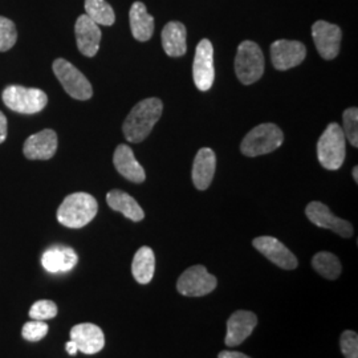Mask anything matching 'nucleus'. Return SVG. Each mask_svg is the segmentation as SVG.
I'll use <instances>...</instances> for the list:
<instances>
[{
	"label": "nucleus",
	"instance_id": "9d476101",
	"mask_svg": "<svg viewBox=\"0 0 358 358\" xmlns=\"http://www.w3.org/2000/svg\"><path fill=\"white\" fill-rule=\"evenodd\" d=\"M312 38L322 59L333 60L338 56L343 38L340 27L319 20L312 26Z\"/></svg>",
	"mask_w": 358,
	"mask_h": 358
},
{
	"label": "nucleus",
	"instance_id": "423d86ee",
	"mask_svg": "<svg viewBox=\"0 0 358 358\" xmlns=\"http://www.w3.org/2000/svg\"><path fill=\"white\" fill-rule=\"evenodd\" d=\"M235 73L244 85H251L263 76L264 55L254 41L241 43L235 57Z\"/></svg>",
	"mask_w": 358,
	"mask_h": 358
},
{
	"label": "nucleus",
	"instance_id": "0eeeda50",
	"mask_svg": "<svg viewBox=\"0 0 358 358\" xmlns=\"http://www.w3.org/2000/svg\"><path fill=\"white\" fill-rule=\"evenodd\" d=\"M52 69L65 92L72 99L85 101L93 96V88L90 85V80L75 65L71 64L65 59H56L52 64Z\"/></svg>",
	"mask_w": 358,
	"mask_h": 358
},
{
	"label": "nucleus",
	"instance_id": "1a4fd4ad",
	"mask_svg": "<svg viewBox=\"0 0 358 358\" xmlns=\"http://www.w3.org/2000/svg\"><path fill=\"white\" fill-rule=\"evenodd\" d=\"M194 84L201 92H207L213 87L215 78L214 68V47L207 38L199 41L194 56L192 64Z\"/></svg>",
	"mask_w": 358,
	"mask_h": 358
},
{
	"label": "nucleus",
	"instance_id": "f257e3e1",
	"mask_svg": "<svg viewBox=\"0 0 358 358\" xmlns=\"http://www.w3.org/2000/svg\"><path fill=\"white\" fill-rule=\"evenodd\" d=\"M164 103L159 99H146L137 103L129 113L122 131L130 143H140L146 140V137L152 133L155 124L162 115Z\"/></svg>",
	"mask_w": 358,
	"mask_h": 358
},
{
	"label": "nucleus",
	"instance_id": "f03ea898",
	"mask_svg": "<svg viewBox=\"0 0 358 358\" xmlns=\"http://www.w3.org/2000/svg\"><path fill=\"white\" fill-rule=\"evenodd\" d=\"M99 205L88 192L68 195L57 210V220L68 229H83L97 215Z\"/></svg>",
	"mask_w": 358,
	"mask_h": 358
},
{
	"label": "nucleus",
	"instance_id": "cd10ccee",
	"mask_svg": "<svg viewBox=\"0 0 358 358\" xmlns=\"http://www.w3.org/2000/svg\"><path fill=\"white\" fill-rule=\"evenodd\" d=\"M57 316V306L51 300H38L29 309V317L32 320H51Z\"/></svg>",
	"mask_w": 358,
	"mask_h": 358
},
{
	"label": "nucleus",
	"instance_id": "f8f14e48",
	"mask_svg": "<svg viewBox=\"0 0 358 358\" xmlns=\"http://www.w3.org/2000/svg\"><path fill=\"white\" fill-rule=\"evenodd\" d=\"M306 56V45L296 40H276L271 45L272 64L278 71H288L301 64Z\"/></svg>",
	"mask_w": 358,
	"mask_h": 358
},
{
	"label": "nucleus",
	"instance_id": "9b49d317",
	"mask_svg": "<svg viewBox=\"0 0 358 358\" xmlns=\"http://www.w3.org/2000/svg\"><path fill=\"white\" fill-rule=\"evenodd\" d=\"M306 214L308 219L320 229L333 231L341 238L353 236V226L345 219L336 217L329 207L321 202H310L306 208Z\"/></svg>",
	"mask_w": 358,
	"mask_h": 358
},
{
	"label": "nucleus",
	"instance_id": "2eb2a0df",
	"mask_svg": "<svg viewBox=\"0 0 358 358\" xmlns=\"http://www.w3.org/2000/svg\"><path fill=\"white\" fill-rule=\"evenodd\" d=\"M71 340L76 344L77 350L84 355H96L105 346L103 329L94 324H77L71 329Z\"/></svg>",
	"mask_w": 358,
	"mask_h": 358
},
{
	"label": "nucleus",
	"instance_id": "4be33fe9",
	"mask_svg": "<svg viewBox=\"0 0 358 358\" xmlns=\"http://www.w3.org/2000/svg\"><path fill=\"white\" fill-rule=\"evenodd\" d=\"M186 36H187L186 27L179 22H169L166 26L164 27L161 40L167 56L180 57L187 52Z\"/></svg>",
	"mask_w": 358,
	"mask_h": 358
},
{
	"label": "nucleus",
	"instance_id": "b1692460",
	"mask_svg": "<svg viewBox=\"0 0 358 358\" xmlns=\"http://www.w3.org/2000/svg\"><path fill=\"white\" fill-rule=\"evenodd\" d=\"M155 271V256L150 247L143 245L133 257L131 263V273L136 282L142 285L149 284L153 280Z\"/></svg>",
	"mask_w": 358,
	"mask_h": 358
},
{
	"label": "nucleus",
	"instance_id": "412c9836",
	"mask_svg": "<svg viewBox=\"0 0 358 358\" xmlns=\"http://www.w3.org/2000/svg\"><path fill=\"white\" fill-rule=\"evenodd\" d=\"M129 22L133 38L138 41L150 40L154 34V17L142 1H134L129 11Z\"/></svg>",
	"mask_w": 358,
	"mask_h": 358
},
{
	"label": "nucleus",
	"instance_id": "20e7f679",
	"mask_svg": "<svg viewBox=\"0 0 358 358\" xmlns=\"http://www.w3.org/2000/svg\"><path fill=\"white\" fill-rule=\"evenodd\" d=\"M284 141L282 129L275 124H262L252 129L244 137L241 152L245 157H259L272 153Z\"/></svg>",
	"mask_w": 358,
	"mask_h": 358
},
{
	"label": "nucleus",
	"instance_id": "4468645a",
	"mask_svg": "<svg viewBox=\"0 0 358 358\" xmlns=\"http://www.w3.org/2000/svg\"><path fill=\"white\" fill-rule=\"evenodd\" d=\"M257 327V316L251 310H236L227 321L224 343L227 346H238L251 336Z\"/></svg>",
	"mask_w": 358,
	"mask_h": 358
},
{
	"label": "nucleus",
	"instance_id": "c756f323",
	"mask_svg": "<svg viewBox=\"0 0 358 358\" xmlns=\"http://www.w3.org/2000/svg\"><path fill=\"white\" fill-rule=\"evenodd\" d=\"M48 333V325L45 321L31 320L24 324L22 329V336L27 341L38 343L43 340Z\"/></svg>",
	"mask_w": 358,
	"mask_h": 358
},
{
	"label": "nucleus",
	"instance_id": "a211bd4d",
	"mask_svg": "<svg viewBox=\"0 0 358 358\" xmlns=\"http://www.w3.org/2000/svg\"><path fill=\"white\" fill-rule=\"evenodd\" d=\"M78 256L68 245H52L41 256V264L50 273H64L76 267Z\"/></svg>",
	"mask_w": 358,
	"mask_h": 358
},
{
	"label": "nucleus",
	"instance_id": "72a5a7b5",
	"mask_svg": "<svg viewBox=\"0 0 358 358\" xmlns=\"http://www.w3.org/2000/svg\"><path fill=\"white\" fill-rule=\"evenodd\" d=\"M65 349H66V352H68V355H71V356H75L76 355L77 352V346L72 340L71 341H68L66 344H65Z\"/></svg>",
	"mask_w": 358,
	"mask_h": 358
},
{
	"label": "nucleus",
	"instance_id": "2f4dec72",
	"mask_svg": "<svg viewBox=\"0 0 358 358\" xmlns=\"http://www.w3.org/2000/svg\"><path fill=\"white\" fill-rule=\"evenodd\" d=\"M7 129H8L7 117L0 112V143H3L7 138Z\"/></svg>",
	"mask_w": 358,
	"mask_h": 358
},
{
	"label": "nucleus",
	"instance_id": "f3484780",
	"mask_svg": "<svg viewBox=\"0 0 358 358\" xmlns=\"http://www.w3.org/2000/svg\"><path fill=\"white\" fill-rule=\"evenodd\" d=\"M57 150V134L52 129H44L27 138L23 153L32 161L51 159Z\"/></svg>",
	"mask_w": 358,
	"mask_h": 358
},
{
	"label": "nucleus",
	"instance_id": "c85d7f7f",
	"mask_svg": "<svg viewBox=\"0 0 358 358\" xmlns=\"http://www.w3.org/2000/svg\"><path fill=\"white\" fill-rule=\"evenodd\" d=\"M344 134L355 148L358 146V109L349 108L344 112Z\"/></svg>",
	"mask_w": 358,
	"mask_h": 358
},
{
	"label": "nucleus",
	"instance_id": "39448f33",
	"mask_svg": "<svg viewBox=\"0 0 358 358\" xmlns=\"http://www.w3.org/2000/svg\"><path fill=\"white\" fill-rule=\"evenodd\" d=\"M4 105L16 113L35 115L41 112L47 103L48 96L38 88H26L22 85H10L1 94Z\"/></svg>",
	"mask_w": 358,
	"mask_h": 358
},
{
	"label": "nucleus",
	"instance_id": "bb28decb",
	"mask_svg": "<svg viewBox=\"0 0 358 358\" xmlns=\"http://www.w3.org/2000/svg\"><path fill=\"white\" fill-rule=\"evenodd\" d=\"M17 40V31L13 20L0 16V52L10 51Z\"/></svg>",
	"mask_w": 358,
	"mask_h": 358
},
{
	"label": "nucleus",
	"instance_id": "5701e85b",
	"mask_svg": "<svg viewBox=\"0 0 358 358\" xmlns=\"http://www.w3.org/2000/svg\"><path fill=\"white\" fill-rule=\"evenodd\" d=\"M106 202L109 207L115 211L121 213L125 217L133 222H141L145 217V213L137 201L122 190H112L106 195Z\"/></svg>",
	"mask_w": 358,
	"mask_h": 358
},
{
	"label": "nucleus",
	"instance_id": "393cba45",
	"mask_svg": "<svg viewBox=\"0 0 358 358\" xmlns=\"http://www.w3.org/2000/svg\"><path fill=\"white\" fill-rule=\"evenodd\" d=\"M312 267L321 278L328 280H336L343 271L340 259L332 252H327V251H321L313 256Z\"/></svg>",
	"mask_w": 358,
	"mask_h": 358
},
{
	"label": "nucleus",
	"instance_id": "dca6fc26",
	"mask_svg": "<svg viewBox=\"0 0 358 358\" xmlns=\"http://www.w3.org/2000/svg\"><path fill=\"white\" fill-rule=\"evenodd\" d=\"M78 51L87 57H93L100 50L101 29L87 15H81L75 24Z\"/></svg>",
	"mask_w": 358,
	"mask_h": 358
},
{
	"label": "nucleus",
	"instance_id": "a878e982",
	"mask_svg": "<svg viewBox=\"0 0 358 358\" xmlns=\"http://www.w3.org/2000/svg\"><path fill=\"white\" fill-rule=\"evenodd\" d=\"M85 13L99 26L110 27L115 24V13L106 0H85Z\"/></svg>",
	"mask_w": 358,
	"mask_h": 358
},
{
	"label": "nucleus",
	"instance_id": "f704fd0d",
	"mask_svg": "<svg viewBox=\"0 0 358 358\" xmlns=\"http://www.w3.org/2000/svg\"><path fill=\"white\" fill-rule=\"evenodd\" d=\"M353 178H355V182L357 183L358 182V166L353 167Z\"/></svg>",
	"mask_w": 358,
	"mask_h": 358
},
{
	"label": "nucleus",
	"instance_id": "6e6552de",
	"mask_svg": "<svg viewBox=\"0 0 358 358\" xmlns=\"http://www.w3.org/2000/svg\"><path fill=\"white\" fill-rule=\"evenodd\" d=\"M217 280L205 266H192L186 269L177 282V289L180 294L187 297H202L211 294L217 288Z\"/></svg>",
	"mask_w": 358,
	"mask_h": 358
},
{
	"label": "nucleus",
	"instance_id": "7ed1b4c3",
	"mask_svg": "<svg viewBox=\"0 0 358 358\" xmlns=\"http://www.w3.org/2000/svg\"><path fill=\"white\" fill-rule=\"evenodd\" d=\"M345 134L343 128L331 122L317 142V158L327 170H338L345 161Z\"/></svg>",
	"mask_w": 358,
	"mask_h": 358
},
{
	"label": "nucleus",
	"instance_id": "6ab92c4d",
	"mask_svg": "<svg viewBox=\"0 0 358 358\" xmlns=\"http://www.w3.org/2000/svg\"><path fill=\"white\" fill-rule=\"evenodd\" d=\"M217 169V157L210 148L201 149L192 165V183L198 190H207Z\"/></svg>",
	"mask_w": 358,
	"mask_h": 358
},
{
	"label": "nucleus",
	"instance_id": "7c9ffc66",
	"mask_svg": "<svg viewBox=\"0 0 358 358\" xmlns=\"http://www.w3.org/2000/svg\"><path fill=\"white\" fill-rule=\"evenodd\" d=\"M340 349L345 358H358V334L345 331L340 337Z\"/></svg>",
	"mask_w": 358,
	"mask_h": 358
},
{
	"label": "nucleus",
	"instance_id": "473e14b6",
	"mask_svg": "<svg viewBox=\"0 0 358 358\" xmlns=\"http://www.w3.org/2000/svg\"><path fill=\"white\" fill-rule=\"evenodd\" d=\"M217 358H251L247 355H244L242 352H236V350H223L217 355Z\"/></svg>",
	"mask_w": 358,
	"mask_h": 358
},
{
	"label": "nucleus",
	"instance_id": "ddd939ff",
	"mask_svg": "<svg viewBox=\"0 0 358 358\" xmlns=\"http://www.w3.org/2000/svg\"><path fill=\"white\" fill-rule=\"evenodd\" d=\"M252 244L262 255L266 256L269 262L280 268L291 271L299 266L297 257L276 238L259 236L254 239Z\"/></svg>",
	"mask_w": 358,
	"mask_h": 358
},
{
	"label": "nucleus",
	"instance_id": "aec40b11",
	"mask_svg": "<svg viewBox=\"0 0 358 358\" xmlns=\"http://www.w3.org/2000/svg\"><path fill=\"white\" fill-rule=\"evenodd\" d=\"M115 170L133 183H142L146 179V174L140 162L136 159L133 150L128 145H118L113 155Z\"/></svg>",
	"mask_w": 358,
	"mask_h": 358
}]
</instances>
